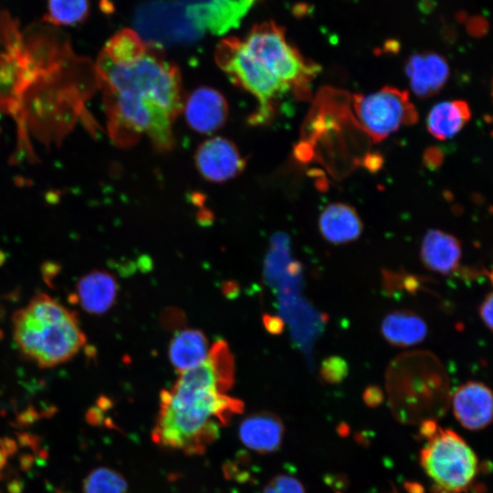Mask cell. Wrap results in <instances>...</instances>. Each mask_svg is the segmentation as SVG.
<instances>
[{"instance_id":"obj_1","label":"cell","mask_w":493,"mask_h":493,"mask_svg":"<svg viewBox=\"0 0 493 493\" xmlns=\"http://www.w3.org/2000/svg\"><path fill=\"white\" fill-rule=\"evenodd\" d=\"M95 72L113 142L129 146L146 136L158 150H170L183 100L179 69L163 47L121 29L100 50Z\"/></svg>"},{"instance_id":"obj_2","label":"cell","mask_w":493,"mask_h":493,"mask_svg":"<svg viewBox=\"0 0 493 493\" xmlns=\"http://www.w3.org/2000/svg\"><path fill=\"white\" fill-rule=\"evenodd\" d=\"M234 359L227 343L216 341L200 365L181 372L160 395L152 441L189 456L202 455L220 429L243 412V403L227 395L234 383Z\"/></svg>"},{"instance_id":"obj_3","label":"cell","mask_w":493,"mask_h":493,"mask_svg":"<svg viewBox=\"0 0 493 493\" xmlns=\"http://www.w3.org/2000/svg\"><path fill=\"white\" fill-rule=\"evenodd\" d=\"M11 321L19 352L40 368L71 360L87 341L77 314L46 293L33 296Z\"/></svg>"},{"instance_id":"obj_4","label":"cell","mask_w":493,"mask_h":493,"mask_svg":"<svg viewBox=\"0 0 493 493\" xmlns=\"http://www.w3.org/2000/svg\"><path fill=\"white\" fill-rule=\"evenodd\" d=\"M243 41L251 56L270 75L298 95L308 92V85L320 68L304 58L287 40L281 26L273 21L256 25Z\"/></svg>"},{"instance_id":"obj_5","label":"cell","mask_w":493,"mask_h":493,"mask_svg":"<svg viewBox=\"0 0 493 493\" xmlns=\"http://www.w3.org/2000/svg\"><path fill=\"white\" fill-rule=\"evenodd\" d=\"M215 61L234 83L257 99L258 108L252 116L253 122L270 119L276 101L290 91L288 86L270 75L251 56L244 41L237 37H226L217 44Z\"/></svg>"},{"instance_id":"obj_6","label":"cell","mask_w":493,"mask_h":493,"mask_svg":"<svg viewBox=\"0 0 493 493\" xmlns=\"http://www.w3.org/2000/svg\"><path fill=\"white\" fill-rule=\"evenodd\" d=\"M421 464L443 491L466 489L477 472V459L467 442L449 429L436 428L421 452Z\"/></svg>"},{"instance_id":"obj_7","label":"cell","mask_w":493,"mask_h":493,"mask_svg":"<svg viewBox=\"0 0 493 493\" xmlns=\"http://www.w3.org/2000/svg\"><path fill=\"white\" fill-rule=\"evenodd\" d=\"M353 109L361 126L374 142L418 120L408 92L390 86L369 94H355Z\"/></svg>"},{"instance_id":"obj_8","label":"cell","mask_w":493,"mask_h":493,"mask_svg":"<svg viewBox=\"0 0 493 493\" xmlns=\"http://www.w3.org/2000/svg\"><path fill=\"white\" fill-rule=\"evenodd\" d=\"M194 163L201 175L214 183L234 178L245 166V161L236 146L219 136L205 141L197 148Z\"/></svg>"},{"instance_id":"obj_9","label":"cell","mask_w":493,"mask_h":493,"mask_svg":"<svg viewBox=\"0 0 493 493\" xmlns=\"http://www.w3.org/2000/svg\"><path fill=\"white\" fill-rule=\"evenodd\" d=\"M255 0H199L187 6L194 26L213 34L236 26Z\"/></svg>"},{"instance_id":"obj_10","label":"cell","mask_w":493,"mask_h":493,"mask_svg":"<svg viewBox=\"0 0 493 493\" xmlns=\"http://www.w3.org/2000/svg\"><path fill=\"white\" fill-rule=\"evenodd\" d=\"M452 404L456 420L467 429H482L492 420V393L482 383L471 381L459 386Z\"/></svg>"},{"instance_id":"obj_11","label":"cell","mask_w":493,"mask_h":493,"mask_svg":"<svg viewBox=\"0 0 493 493\" xmlns=\"http://www.w3.org/2000/svg\"><path fill=\"white\" fill-rule=\"evenodd\" d=\"M228 114L223 95L209 87L194 89L184 104L188 125L201 133H211L223 126Z\"/></svg>"},{"instance_id":"obj_12","label":"cell","mask_w":493,"mask_h":493,"mask_svg":"<svg viewBox=\"0 0 493 493\" xmlns=\"http://www.w3.org/2000/svg\"><path fill=\"white\" fill-rule=\"evenodd\" d=\"M447 61L435 52L413 54L405 63V73L414 93L422 99L438 93L449 78Z\"/></svg>"},{"instance_id":"obj_13","label":"cell","mask_w":493,"mask_h":493,"mask_svg":"<svg viewBox=\"0 0 493 493\" xmlns=\"http://www.w3.org/2000/svg\"><path fill=\"white\" fill-rule=\"evenodd\" d=\"M284 425L275 414L254 413L245 417L238 426V438L248 449L268 454L278 450L283 441Z\"/></svg>"},{"instance_id":"obj_14","label":"cell","mask_w":493,"mask_h":493,"mask_svg":"<svg viewBox=\"0 0 493 493\" xmlns=\"http://www.w3.org/2000/svg\"><path fill=\"white\" fill-rule=\"evenodd\" d=\"M461 257V244L451 234L438 229H430L425 234L420 257L428 270L449 275L458 267Z\"/></svg>"},{"instance_id":"obj_15","label":"cell","mask_w":493,"mask_h":493,"mask_svg":"<svg viewBox=\"0 0 493 493\" xmlns=\"http://www.w3.org/2000/svg\"><path fill=\"white\" fill-rule=\"evenodd\" d=\"M319 229L329 243L342 245L358 239L363 226L352 206L344 203H332L320 213Z\"/></svg>"},{"instance_id":"obj_16","label":"cell","mask_w":493,"mask_h":493,"mask_svg":"<svg viewBox=\"0 0 493 493\" xmlns=\"http://www.w3.org/2000/svg\"><path fill=\"white\" fill-rule=\"evenodd\" d=\"M76 291L81 308L98 315L112 307L118 294V284L110 273L92 270L79 279Z\"/></svg>"},{"instance_id":"obj_17","label":"cell","mask_w":493,"mask_h":493,"mask_svg":"<svg viewBox=\"0 0 493 493\" xmlns=\"http://www.w3.org/2000/svg\"><path fill=\"white\" fill-rule=\"evenodd\" d=\"M381 332L390 344L397 347H410L425 340L427 326L423 318L415 312L397 309L384 317Z\"/></svg>"},{"instance_id":"obj_18","label":"cell","mask_w":493,"mask_h":493,"mask_svg":"<svg viewBox=\"0 0 493 493\" xmlns=\"http://www.w3.org/2000/svg\"><path fill=\"white\" fill-rule=\"evenodd\" d=\"M210 348L202 331L185 329L178 331L171 341L170 361L181 373L203 363L208 357Z\"/></svg>"},{"instance_id":"obj_19","label":"cell","mask_w":493,"mask_h":493,"mask_svg":"<svg viewBox=\"0 0 493 493\" xmlns=\"http://www.w3.org/2000/svg\"><path fill=\"white\" fill-rule=\"evenodd\" d=\"M471 110L465 100L439 102L428 113V131L438 140L452 138L468 122Z\"/></svg>"},{"instance_id":"obj_20","label":"cell","mask_w":493,"mask_h":493,"mask_svg":"<svg viewBox=\"0 0 493 493\" xmlns=\"http://www.w3.org/2000/svg\"><path fill=\"white\" fill-rule=\"evenodd\" d=\"M89 13V0H47L42 22L51 26H74Z\"/></svg>"},{"instance_id":"obj_21","label":"cell","mask_w":493,"mask_h":493,"mask_svg":"<svg viewBox=\"0 0 493 493\" xmlns=\"http://www.w3.org/2000/svg\"><path fill=\"white\" fill-rule=\"evenodd\" d=\"M83 491L84 493H128V484L120 472L107 467H100L86 477Z\"/></svg>"},{"instance_id":"obj_22","label":"cell","mask_w":493,"mask_h":493,"mask_svg":"<svg viewBox=\"0 0 493 493\" xmlns=\"http://www.w3.org/2000/svg\"><path fill=\"white\" fill-rule=\"evenodd\" d=\"M348 362L340 356H330L326 358L320 366V373L321 378L328 383H339L348 375Z\"/></svg>"},{"instance_id":"obj_23","label":"cell","mask_w":493,"mask_h":493,"mask_svg":"<svg viewBox=\"0 0 493 493\" xmlns=\"http://www.w3.org/2000/svg\"><path fill=\"white\" fill-rule=\"evenodd\" d=\"M262 493H306L302 483L289 475H278L264 487Z\"/></svg>"},{"instance_id":"obj_24","label":"cell","mask_w":493,"mask_h":493,"mask_svg":"<svg viewBox=\"0 0 493 493\" xmlns=\"http://www.w3.org/2000/svg\"><path fill=\"white\" fill-rule=\"evenodd\" d=\"M492 292H488L478 308L480 319L489 330H492Z\"/></svg>"},{"instance_id":"obj_25","label":"cell","mask_w":493,"mask_h":493,"mask_svg":"<svg viewBox=\"0 0 493 493\" xmlns=\"http://www.w3.org/2000/svg\"><path fill=\"white\" fill-rule=\"evenodd\" d=\"M362 398L368 406L376 407L383 403V393L379 386L369 385L365 388Z\"/></svg>"},{"instance_id":"obj_26","label":"cell","mask_w":493,"mask_h":493,"mask_svg":"<svg viewBox=\"0 0 493 493\" xmlns=\"http://www.w3.org/2000/svg\"><path fill=\"white\" fill-rule=\"evenodd\" d=\"M468 31L475 36H480L486 32V21L480 17H474L468 23Z\"/></svg>"},{"instance_id":"obj_27","label":"cell","mask_w":493,"mask_h":493,"mask_svg":"<svg viewBox=\"0 0 493 493\" xmlns=\"http://www.w3.org/2000/svg\"><path fill=\"white\" fill-rule=\"evenodd\" d=\"M437 152L438 151L436 149H429V151L426 152V155L425 156L426 165H432L433 167H435L440 163L441 156L435 157Z\"/></svg>"}]
</instances>
